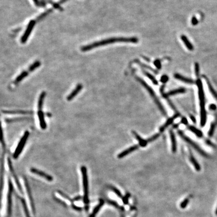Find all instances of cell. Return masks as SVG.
Instances as JSON below:
<instances>
[{"mask_svg":"<svg viewBox=\"0 0 217 217\" xmlns=\"http://www.w3.org/2000/svg\"><path fill=\"white\" fill-rule=\"evenodd\" d=\"M199 65L198 63H196L195 64V72H196V76L198 77L199 76Z\"/></svg>","mask_w":217,"mask_h":217,"instance_id":"cell-36","label":"cell"},{"mask_svg":"<svg viewBox=\"0 0 217 217\" xmlns=\"http://www.w3.org/2000/svg\"><path fill=\"white\" fill-rule=\"evenodd\" d=\"M206 81H207V84H208V89L210 90V91H211V93H212V94L213 95V96H214V98L216 99L217 100V93L215 91L214 89L213 88L212 85L211 84L210 82H209V81L207 79H206Z\"/></svg>","mask_w":217,"mask_h":217,"instance_id":"cell-31","label":"cell"},{"mask_svg":"<svg viewBox=\"0 0 217 217\" xmlns=\"http://www.w3.org/2000/svg\"><path fill=\"white\" fill-rule=\"evenodd\" d=\"M133 134L134 135L135 137H136V138L138 140L139 144L141 147H145V146L147 145V142H148L147 140H144L143 139L141 138L137 133H136L135 132H133Z\"/></svg>","mask_w":217,"mask_h":217,"instance_id":"cell-24","label":"cell"},{"mask_svg":"<svg viewBox=\"0 0 217 217\" xmlns=\"http://www.w3.org/2000/svg\"><path fill=\"white\" fill-rule=\"evenodd\" d=\"M210 108L212 110H215L216 109V106L215 105H214V104H211L210 106Z\"/></svg>","mask_w":217,"mask_h":217,"instance_id":"cell-42","label":"cell"},{"mask_svg":"<svg viewBox=\"0 0 217 217\" xmlns=\"http://www.w3.org/2000/svg\"><path fill=\"white\" fill-rule=\"evenodd\" d=\"M160 134H158V133H157V134H155V135H153V136L150 137V138L148 139V140H147V141L149 142H152V141H154V140L157 139L158 138V137H160Z\"/></svg>","mask_w":217,"mask_h":217,"instance_id":"cell-34","label":"cell"},{"mask_svg":"<svg viewBox=\"0 0 217 217\" xmlns=\"http://www.w3.org/2000/svg\"><path fill=\"white\" fill-rule=\"evenodd\" d=\"M38 117L39 121L40 123V126L41 128L43 130L45 129L47 127L46 123L45 118H44V114L42 110L38 111Z\"/></svg>","mask_w":217,"mask_h":217,"instance_id":"cell-12","label":"cell"},{"mask_svg":"<svg viewBox=\"0 0 217 217\" xmlns=\"http://www.w3.org/2000/svg\"><path fill=\"white\" fill-rule=\"evenodd\" d=\"M68 0H60V1L58 2V3L59 4H62L65 3V2H67Z\"/></svg>","mask_w":217,"mask_h":217,"instance_id":"cell-44","label":"cell"},{"mask_svg":"<svg viewBox=\"0 0 217 217\" xmlns=\"http://www.w3.org/2000/svg\"><path fill=\"white\" fill-rule=\"evenodd\" d=\"M41 65V62L39 61H36L33 64L30 65V67L28 68V70L30 72H32L34 70L38 68V67Z\"/></svg>","mask_w":217,"mask_h":217,"instance_id":"cell-29","label":"cell"},{"mask_svg":"<svg viewBox=\"0 0 217 217\" xmlns=\"http://www.w3.org/2000/svg\"><path fill=\"white\" fill-rule=\"evenodd\" d=\"M21 203L23 205V208H24V210L25 213V215L26 217H30V214L29 213V211H28V208H27V207L26 203L25 202L24 199H21Z\"/></svg>","mask_w":217,"mask_h":217,"instance_id":"cell-32","label":"cell"},{"mask_svg":"<svg viewBox=\"0 0 217 217\" xmlns=\"http://www.w3.org/2000/svg\"><path fill=\"white\" fill-rule=\"evenodd\" d=\"M136 79H137V80H138L139 82H140V84H142V86H143L146 89H147V91L149 92L151 96L153 99L154 102L156 103V105L157 106L160 111L162 112V113L163 115H166V112L165 110L164 107L162 105L161 103L160 102V100H158L157 96H156L155 93L154 92V91L152 89V88H151L150 86H148L147 84V83L145 82L142 79H140V78L138 77H137Z\"/></svg>","mask_w":217,"mask_h":217,"instance_id":"cell-4","label":"cell"},{"mask_svg":"<svg viewBox=\"0 0 217 217\" xmlns=\"http://www.w3.org/2000/svg\"><path fill=\"white\" fill-rule=\"evenodd\" d=\"M215 128V124L214 123H213V124L211 125V126L210 127V129L209 131H208V135H210V136H212L213 134V133H214Z\"/></svg>","mask_w":217,"mask_h":217,"instance_id":"cell-35","label":"cell"},{"mask_svg":"<svg viewBox=\"0 0 217 217\" xmlns=\"http://www.w3.org/2000/svg\"><path fill=\"white\" fill-rule=\"evenodd\" d=\"M198 23V20H197L196 18L193 17V18H192V19H191V23H192V24L194 25H195L197 24Z\"/></svg>","mask_w":217,"mask_h":217,"instance_id":"cell-39","label":"cell"},{"mask_svg":"<svg viewBox=\"0 0 217 217\" xmlns=\"http://www.w3.org/2000/svg\"><path fill=\"white\" fill-rule=\"evenodd\" d=\"M138 148V146L135 145L132 146V147H130L128 149H126L125 150L123 151L122 152L120 153L118 155V157L119 158H122L124 157L125 156H126V155L131 153L132 152H133V151L136 150Z\"/></svg>","mask_w":217,"mask_h":217,"instance_id":"cell-13","label":"cell"},{"mask_svg":"<svg viewBox=\"0 0 217 217\" xmlns=\"http://www.w3.org/2000/svg\"><path fill=\"white\" fill-rule=\"evenodd\" d=\"M191 120H192L193 122L196 123V119L194 118V117L193 116H191Z\"/></svg>","mask_w":217,"mask_h":217,"instance_id":"cell-46","label":"cell"},{"mask_svg":"<svg viewBox=\"0 0 217 217\" xmlns=\"http://www.w3.org/2000/svg\"><path fill=\"white\" fill-rule=\"evenodd\" d=\"M9 190L8 194V205H7V213L8 215L10 216L11 212V204H12V194L13 191V186L11 179L9 178L8 181Z\"/></svg>","mask_w":217,"mask_h":217,"instance_id":"cell-8","label":"cell"},{"mask_svg":"<svg viewBox=\"0 0 217 217\" xmlns=\"http://www.w3.org/2000/svg\"><path fill=\"white\" fill-rule=\"evenodd\" d=\"M4 114H32L33 112L31 111L13 110L2 111Z\"/></svg>","mask_w":217,"mask_h":217,"instance_id":"cell-14","label":"cell"},{"mask_svg":"<svg viewBox=\"0 0 217 217\" xmlns=\"http://www.w3.org/2000/svg\"><path fill=\"white\" fill-rule=\"evenodd\" d=\"M81 199H82V197L81 196H77V197H76V198L74 199V201H79V200H80Z\"/></svg>","mask_w":217,"mask_h":217,"instance_id":"cell-45","label":"cell"},{"mask_svg":"<svg viewBox=\"0 0 217 217\" xmlns=\"http://www.w3.org/2000/svg\"><path fill=\"white\" fill-rule=\"evenodd\" d=\"M181 38L182 39V41L184 42L187 49L189 50H191V51L194 50V46H193L191 42H189V41L188 40V39L187 38V37H186V36L182 35L181 36Z\"/></svg>","mask_w":217,"mask_h":217,"instance_id":"cell-23","label":"cell"},{"mask_svg":"<svg viewBox=\"0 0 217 217\" xmlns=\"http://www.w3.org/2000/svg\"><path fill=\"white\" fill-rule=\"evenodd\" d=\"M30 172H31L32 173L35 174H37V175L41 177H43L44 179H46V180H48L49 182H51L52 181L53 179V177L51 175L48 174L47 173H46L44 172H42L41 170L38 169L37 168H34V167H32L30 168Z\"/></svg>","mask_w":217,"mask_h":217,"instance_id":"cell-10","label":"cell"},{"mask_svg":"<svg viewBox=\"0 0 217 217\" xmlns=\"http://www.w3.org/2000/svg\"><path fill=\"white\" fill-rule=\"evenodd\" d=\"M179 116V114H175V115L173 116L172 117L168 119V120L166 121V123H165V124L163 125L162 126H161V127H160V131H164L166 129V128H167L168 126H169L170 125L172 124V123L173 122V120L174 119H176Z\"/></svg>","mask_w":217,"mask_h":217,"instance_id":"cell-15","label":"cell"},{"mask_svg":"<svg viewBox=\"0 0 217 217\" xmlns=\"http://www.w3.org/2000/svg\"><path fill=\"white\" fill-rule=\"evenodd\" d=\"M35 23H36V21L35 20H31L29 22L28 26L27 27L24 33L21 37V43H25L26 42L28 38L29 37V36L31 33L32 31L33 30L34 27L35 26Z\"/></svg>","mask_w":217,"mask_h":217,"instance_id":"cell-7","label":"cell"},{"mask_svg":"<svg viewBox=\"0 0 217 217\" xmlns=\"http://www.w3.org/2000/svg\"><path fill=\"white\" fill-rule=\"evenodd\" d=\"M40 2L41 7H45L46 4V0H40Z\"/></svg>","mask_w":217,"mask_h":217,"instance_id":"cell-41","label":"cell"},{"mask_svg":"<svg viewBox=\"0 0 217 217\" xmlns=\"http://www.w3.org/2000/svg\"><path fill=\"white\" fill-rule=\"evenodd\" d=\"M144 72V74H145L147 76V77H148V78L150 79L151 81L154 84L157 85V84H158L157 81H156V79H155V78L153 77L152 75H151V74H149V73H148V72Z\"/></svg>","mask_w":217,"mask_h":217,"instance_id":"cell-33","label":"cell"},{"mask_svg":"<svg viewBox=\"0 0 217 217\" xmlns=\"http://www.w3.org/2000/svg\"><path fill=\"white\" fill-rule=\"evenodd\" d=\"M29 73H30V72L28 70V69L22 72L21 74H20L15 79V80L14 81L15 84H17L19 82L22 81L23 79L26 77Z\"/></svg>","mask_w":217,"mask_h":217,"instance_id":"cell-19","label":"cell"},{"mask_svg":"<svg viewBox=\"0 0 217 217\" xmlns=\"http://www.w3.org/2000/svg\"><path fill=\"white\" fill-rule=\"evenodd\" d=\"M46 2H48L49 4H50L55 9H57L58 10L60 11H64L63 8L61 7V6L60 5V4L58 3H54V2H53L52 0H46Z\"/></svg>","mask_w":217,"mask_h":217,"instance_id":"cell-27","label":"cell"},{"mask_svg":"<svg viewBox=\"0 0 217 217\" xmlns=\"http://www.w3.org/2000/svg\"><path fill=\"white\" fill-rule=\"evenodd\" d=\"M53 11L52 9H48L47 11H46L45 12H44V13H43L42 14L40 15L38 17H37L36 19V22H39V21H41L42 20L44 19L46 16L48 15L49 14H50Z\"/></svg>","mask_w":217,"mask_h":217,"instance_id":"cell-25","label":"cell"},{"mask_svg":"<svg viewBox=\"0 0 217 217\" xmlns=\"http://www.w3.org/2000/svg\"><path fill=\"white\" fill-rule=\"evenodd\" d=\"M25 186H26V188L27 193L28 194V196H29V200H30V205H31V207L32 210L33 211V213H35V208H34V206L33 201V199L32 197L30 188L28 186V182H27L26 179L25 180Z\"/></svg>","mask_w":217,"mask_h":217,"instance_id":"cell-16","label":"cell"},{"mask_svg":"<svg viewBox=\"0 0 217 217\" xmlns=\"http://www.w3.org/2000/svg\"><path fill=\"white\" fill-rule=\"evenodd\" d=\"M138 42V39L135 37H114L106 39L103 40L94 42L93 43L89 44L87 45L84 46L81 48V50L83 52L89 51L91 49L99 46L106 45L108 44H112L116 42H130V43H136Z\"/></svg>","mask_w":217,"mask_h":217,"instance_id":"cell-1","label":"cell"},{"mask_svg":"<svg viewBox=\"0 0 217 217\" xmlns=\"http://www.w3.org/2000/svg\"><path fill=\"white\" fill-rule=\"evenodd\" d=\"M198 86L199 96L200 100V112H201V126L204 127L207 121V113L205 108V97L203 86L201 81L198 79L196 81Z\"/></svg>","mask_w":217,"mask_h":217,"instance_id":"cell-2","label":"cell"},{"mask_svg":"<svg viewBox=\"0 0 217 217\" xmlns=\"http://www.w3.org/2000/svg\"><path fill=\"white\" fill-rule=\"evenodd\" d=\"M174 77L175 79H179V80L182 81L183 82L187 83V84H194V81L192 80V79L184 77L182 75H180L179 74H174Z\"/></svg>","mask_w":217,"mask_h":217,"instance_id":"cell-21","label":"cell"},{"mask_svg":"<svg viewBox=\"0 0 217 217\" xmlns=\"http://www.w3.org/2000/svg\"><path fill=\"white\" fill-rule=\"evenodd\" d=\"M82 85L81 84H77V87H75V89L72 91V93H70L69 95H68V96H67V100L68 101H70L71 100H72L79 93V91H81V90L82 89Z\"/></svg>","mask_w":217,"mask_h":217,"instance_id":"cell-11","label":"cell"},{"mask_svg":"<svg viewBox=\"0 0 217 217\" xmlns=\"http://www.w3.org/2000/svg\"><path fill=\"white\" fill-rule=\"evenodd\" d=\"M104 204V201L103 200H101L99 204L98 205L96 206V207H95V208H94V210L93 211V212H92V213H91V214L89 215V217H95L96 214L98 213L99 211L100 210V208H101L103 207Z\"/></svg>","mask_w":217,"mask_h":217,"instance_id":"cell-22","label":"cell"},{"mask_svg":"<svg viewBox=\"0 0 217 217\" xmlns=\"http://www.w3.org/2000/svg\"><path fill=\"white\" fill-rule=\"evenodd\" d=\"M179 135H180V136L184 139L186 142H187V143L189 144L192 147H194V149H196V151H198L200 153V154L202 155L203 156H205V157H207L208 155L202 149L200 148L199 146L196 144L195 142H194L193 140H191V139L189 138V137H187L186 135L184 134V133L182 132V131H178Z\"/></svg>","mask_w":217,"mask_h":217,"instance_id":"cell-6","label":"cell"},{"mask_svg":"<svg viewBox=\"0 0 217 217\" xmlns=\"http://www.w3.org/2000/svg\"><path fill=\"white\" fill-rule=\"evenodd\" d=\"M216 215H217V211H216Z\"/></svg>","mask_w":217,"mask_h":217,"instance_id":"cell-47","label":"cell"},{"mask_svg":"<svg viewBox=\"0 0 217 217\" xmlns=\"http://www.w3.org/2000/svg\"><path fill=\"white\" fill-rule=\"evenodd\" d=\"M154 64L155 65L156 67H157L158 69H160L161 67V63L159 60H156L154 62Z\"/></svg>","mask_w":217,"mask_h":217,"instance_id":"cell-38","label":"cell"},{"mask_svg":"<svg viewBox=\"0 0 217 217\" xmlns=\"http://www.w3.org/2000/svg\"><path fill=\"white\" fill-rule=\"evenodd\" d=\"M188 128H189V129L191 130V131L194 133V134H196L198 137H203V133H202V132L200 131V130L198 129L196 127L192 126H189Z\"/></svg>","mask_w":217,"mask_h":217,"instance_id":"cell-26","label":"cell"},{"mask_svg":"<svg viewBox=\"0 0 217 217\" xmlns=\"http://www.w3.org/2000/svg\"><path fill=\"white\" fill-rule=\"evenodd\" d=\"M190 160H191V162L192 163L193 165L194 166L195 169L197 171H200L201 170V167H200V165L198 163V162L196 161V159L194 158V157L192 155H191V156H190Z\"/></svg>","mask_w":217,"mask_h":217,"instance_id":"cell-28","label":"cell"},{"mask_svg":"<svg viewBox=\"0 0 217 217\" xmlns=\"http://www.w3.org/2000/svg\"><path fill=\"white\" fill-rule=\"evenodd\" d=\"M168 80V77L167 75H163L162 77H161V79H160V81L161 82L165 83V82H167Z\"/></svg>","mask_w":217,"mask_h":217,"instance_id":"cell-37","label":"cell"},{"mask_svg":"<svg viewBox=\"0 0 217 217\" xmlns=\"http://www.w3.org/2000/svg\"><path fill=\"white\" fill-rule=\"evenodd\" d=\"M182 123H183V124L185 125L187 124V123H188V122H187V119H186V118H183V119L182 120Z\"/></svg>","mask_w":217,"mask_h":217,"instance_id":"cell-43","label":"cell"},{"mask_svg":"<svg viewBox=\"0 0 217 217\" xmlns=\"http://www.w3.org/2000/svg\"><path fill=\"white\" fill-rule=\"evenodd\" d=\"M81 171L82 173V184H83V187H84V204L86 205V210H88V204L89 203V187H88V175H87V169L86 166H82L81 167Z\"/></svg>","mask_w":217,"mask_h":217,"instance_id":"cell-3","label":"cell"},{"mask_svg":"<svg viewBox=\"0 0 217 217\" xmlns=\"http://www.w3.org/2000/svg\"><path fill=\"white\" fill-rule=\"evenodd\" d=\"M29 136V132L28 131H26L25 132L24 135H23V136L22 137L19 142L17 146L16 147L15 150L14 151V154H13V158L14 159H17L20 154H21L22 151L23 150V148L26 143L27 140L28 139Z\"/></svg>","mask_w":217,"mask_h":217,"instance_id":"cell-5","label":"cell"},{"mask_svg":"<svg viewBox=\"0 0 217 217\" xmlns=\"http://www.w3.org/2000/svg\"><path fill=\"white\" fill-rule=\"evenodd\" d=\"M34 3L35 4V5L37 7H41L40 2L39 0H33Z\"/></svg>","mask_w":217,"mask_h":217,"instance_id":"cell-40","label":"cell"},{"mask_svg":"<svg viewBox=\"0 0 217 217\" xmlns=\"http://www.w3.org/2000/svg\"><path fill=\"white\" fill-rule=\"evenodd\" d=\"M7 160H8V166H9V169H10V171L12 175H13V177H14V180L15 181V182H16V184L17 186L18 189H19L21 193H22V189L21 184H20L18 179L17 176L16 175V174L15 172V171H14V168H13V166L12 165V163L11 162V160L10 158H8Z\"/></svg>","mask_w":217,"mask_h":217,"instance_id":"cell-9","label":"cell"},{"mask_svg":"<svg viewBox=\"0 0 217 217\" xmlns=\"http://www.w3.org/2000/svg\"><path fill=\"white\" fill-rule=\"evenodd\" d=\"M45 91H42L39 97L38 101V111L42 110V107H43V104L44 102V99L45 98L46 96Z\"/></svg>","mask_w":217,"mask_h":217,"instance_id":"cell-20","label":"cell"},{"mask_svg":"<svg viewBox=\"0 0 217 217\" xmlns=\"http://www.w3.org/2000/svg\"><path fill=\"white\" fill-rule=\"evenodd\" d=\"M57 192L58 194H60V195L62 198H64L65 199V200L68 201V202H69V203L71 204L72 207L74 206V204H73V201L71 200V199H70V198H69V196H67V194H65V193H62L61 191H58Z\"/></svg>","mask_w":217,"mask_h":217,"instance_id":"cell-30","label":"cell"},{"mask_svg":"<svg viewBox=\"0 0 217 217\" xmlns=\"http://www.w3.org/2000/svg\"><path fill=\"white\" fill-rule=\"evenodd\" d=\"M186 91V89L184 88H179V89H174V90H172V91L168 92V93H167L166 94H165L164 95V96L165 98H167L168 96H173V95H177V94H183V93H185Z\"/></svg>","mask_w":217,"mask_h":217,"instance_id":"cell-17","label":"cell"},{"mask_svg":"<svg viewBox=\"0 0 217 217\" xmlns=\"http://www.w3.org/2000/svg\"><path fill=\"white\" fill-rule=\"evenodd\" d=\"M170 139H171V142H172V151L173 152H175L177 151V141H176L175 135L172 130L170 131Z\"/></svg>","mask_w":217,"mask_h":217,"instance_id":"cell-18","label":"cell"}]
</instances>
